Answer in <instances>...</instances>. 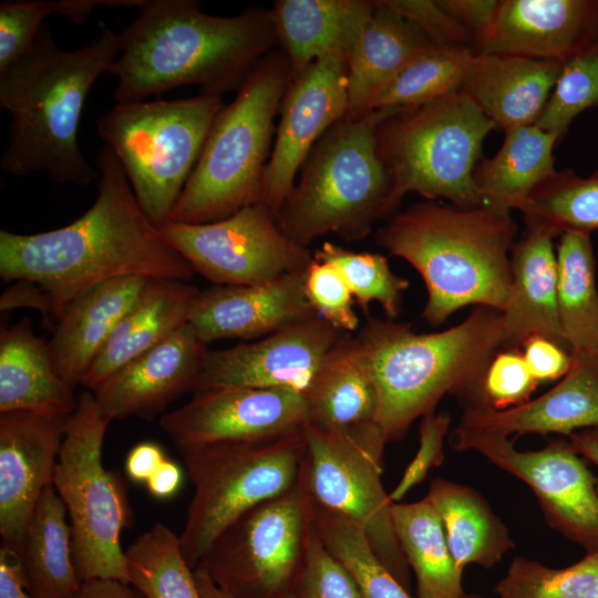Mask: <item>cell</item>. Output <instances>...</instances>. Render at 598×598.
Segmentation results:
<instances>
[{"label":"cell","mask_w":598,"mask_h":598,"mask_svg":"<svg viewBox=\"0 0 598 598\" xmlns=\"http://www.w3.org/2000/svg\"><path fill=\"white\" fill-rule=\"evenodd\" d=\"M96 168V199L71 224L38 234L0 231L1 278L35 283L54 326L73 299L101 282L126 276L189 282L195 274L143 212L110 147L97 154Z\"/></svg>","instance_id":"obj_1"},{"label":"cell","mask_w":598,"mask_h":598,"mask_svg":"<svg viewBox=\"0 0 598 598\" xmlns=\"http://www.w3.org/2000/svg\"><path fill=\"white\" fill-rule=\"evenodd\" d=\"M121 53L120 33L103 28L96 39L64 50L44 23L30 48L0 71V105L11 118L2 173H44L58 184L89 185L100 173L78 141L82 112L94 83Z\"/></svg>","instance_id":"obj_2"},{"label":"cell","mask_w":598,"mask_h":598,"mask_svg":"<svg viewBox=\"0 0 598 598\" xmlns=\"http://www.w3.org/2000/svg\"><path fill=\"white\" fill-rule=\"evenodd\" d=\"M120 38L110 72L117 80L116 103L184 85L218 95L238 91L277 42L270 10L217 17L192 0H145Z\"/></svg>","instance_id":"obj_3"},{"label":"cell","mask_w":598,"mask_h":598,"mask_svg":"<svg viewBox=\"0 0 598 598\" xmlns=\"http://www.w3.org/2000/svg\"><path fill=\"white\" fill-rule=\"evenodd\" d=\"M354 338L377 394L374 423L389 443L434 412L444 395H478L489 361L503 348V318L478 306L452 328L416 333L409 323L369 317Z\"/></svg>","instance_id":"obj_4"},{"label":"cell","mask_w":598,"mask_h":598,"mask_svg":"<svg viewBox=\"0 0 598 598\" xmlns=\"http://www.w3.org/2000/svg\"><path fill=\"white\" fill-rule=\"evenodd\" d=\"M516 233L509 212L426 200L393 215L377 243L420 274L427 291L421 316L439 326L471 305L505 310Z\"/></svg>","instance_id":"obj_5"},{"label":"cell","mask_w":598,"mask_h":598,"mask_svg":"<svg viewBox=\"0 0 598 598\" xmlns=\"http://www.w3.org/2000/svg\"><path fill=\"white\" fill-rule=\"evenodd\" d=\"M291 80L282 51L266 54L215 118L169 220L204 224L260 203L274 121Z\"/></svg>","instance_id":"obj_6"},{"label":"cell","mask_w":598,"mask_h":598,"mask_svg":"<svg viewBox=\"0 0 598 598\" xmlns=\"http://www.w3.org/2000/svg\"><path fill=\"white\" fill-rule=\"evenodd\" d=\"M391 114L343 117L318 141L276 217L287 237L305 247L327 234L360 240L386 218L391 182L377 128Z\"/></svg>","instance_id":"obj_7"},{"label":"cell","mask_w":598,"mask_h":598,"mask_svg":"<svg viewBox=\"0 0 598 598\" xmlns=\"http://www.w3.org/2000/svg\"><path fill=\"white\" fill-rule=\"evenodd\" d=\"M493 122L461 90L386 116L377 128L379 155L391 182L386 218L409 193L480 207L474 182Z\"/></svg>","instance_id":"obj_8"},{"label":"cell","mask_w":598,"mask_h":598,"mask_svg":"<svg viewBox=\"0 0 598 598\" xmlns=\"http://www.w3.org/2000/svg\"><path fill=\"white\" fill-rule=\"evenodd\" d=\"M221 95L116 103L96 130L122 164L135 198L158 227L169 220L210 127Z\"/></svg>","instance_id":"obj_9"},{"label":"cell","mask_w":598,"mask_h":598,"mask_svg":"<svg viewBox=\"0 0 598 598\" xmlns=\"http://www.w3.org/2000/svg\"><path fill=\"white\" fill-rule=\"evenodd\" d=\"M110 423L93 393L84 389L66 421L54 471L53 486L66 508L81 581L128 582L121 536L133 525L134 515L125 478L103 464V441Z\"/></svg>","instance_id":"obj_10"},{"label":"cell","mask_w":598,"mask_h":598,"mask_svg":"<svg viewBox=\"0 0 598 598\" xmlns=\"http://www.w3.org/2000/svg\"><path fill=\"white\" fill-rule=\"evenodd\" d=\"M177 450L194 485L179 535L182 553L192 569L238 517L291 489L301 477L307 456L303 429L268 440Z\"/></svg>","instance_id":"obj_11"},{"label":"cell","mask_w":598,"mask_h":598,"mask_svg":"<svg viewBox=\"0 0 598 598\" xmlns=\"http://www.w3.org/2000/svg\"><path fill=\"white\" fill-rule=\"evenodd\" d=\"M303 434V474L311 498L357 524L378 558L403 585L409 565L393 526V502L381 481L386 442L380 429L374 422L349 429L307 422Z\"/></svg>","instance_id":"obj_12"},{"label":"cell","mask_w":598,"mask_h":598,"mask_svg":"<svg viewBox=\"0 0 598 598\" xmlns=\"http://www.w3.org/2000/svg\"><path fill=\"white\" fill-rule=\"evenodd\" d=\"M312 520L313 501L302 470L291 489L230 524L198 565L236 598H290L286 591L300 580Z\"/></svg>","instance_id":"obj_13"},{"label":"cell","mask_w":598,"mask_h":598,"mask_svg":"<svg viewBox=\"0 0 598 598\" xmlns=\"http://www.w3.org/2000/svg\"><path fill=\"white\" fill-rule=\"evenodd\" d=\"M166 240L216 286H254L305 271L312 261L309 247L287 237L261 203L210 223L168 220L159 227Z\"/></svg>","instance_id":"obj_14"},{"label":"cell","mask_w":598,"mask_h":598,"mask_svg":"<svg viewBox=\"0 0 598 598\" xmlns=\"http://www.w3.org/2000/svg\"><path fill=\"white\" fill-rule=\"evenodd\" d=\"M451 443L455 450L477 452L523 481L537 497L550 527L586 553L598 551V481L569 441L520 451L509 437L456 426Z\"/></svg>","instance_id":"obj_15"},{"label":"cell","mask_w":598,"mask_h":598,"mask_svg":"<svg viewBox=\"0 0 598 598\" xmlns=\"http://www.w3.org/2000/svg\"><path fill=\"white\" fill-rule=\"evenodd\" d=\"M347 109L348 60L343 55L327 54L291 76L261 186L260 203L275 217L309 153Z\"/></svg>","instance_id":"obj_16"},{"label":"cell","mask_w":598,"mask_h":598,"mask_svg":"<svg viewBox=\"0 0 598 598\" xmlns=\"http://www.w3.org/2000/svg\"><path fill=\"white\" fill-rule=\"evenodd\" d=\"M308 410L300 391L221 386L193 392L159 425L177 448L219 442L258 441L303 429Z\"/></svg>","instance_id":"obj_17"},{"label":"cell","mask_w":598,"mask_h":598,"mask_svg":"<svg viewBox=\"0 0 598 598\" xmlns=\"http://www.w3.org/2000/svg\"><path fill=\"white\" fill-rule=\"evenodd\" d=\"M344 333L317 316L254 342L208 351L194 392L239 386L302 393Z\"/></svg>","instance_id":"obj_18"},{"label":"cell","mask_w":598,"mask_h":598,"mask_svg":"<svg viewBox=\"0 0 598 598\" xmlns=\"http://www.w3.org/2000/svg\"><path fill=\"white\" fill-rule=\"evenodd\" d=\"M69 416L34 411L0 413L1 546L20 556L37 503L53 484Z\"/></svg>","instance_id":"obj_19"},{"label":"cell","mask_w":598,"mask_h":598,"mask_svg":"<svg viewBox=\"0 0 598 598\" xmlns=\"http://www.w3.org/2000/svg\"><path fill=\"white\" fill-rule=\"evenodd\" d=\"M208 351L186 323L91 392L111 422L127 417L151 421L181 395L194 392Z\"/></svg>","instance_id":"obj_20"},{"label":"cell","mask_w":598,"mask_h":598,"mask_svg":"<svg viewBox=\"0 0 598 598\" xmlns=\"http://www.w3.org/2000/svg\"><path fill=\"white\" fill-rule=\"evenodd\" d=\"M568 372L549 391L505 410L480 400L470 403L457 425L505 437L516 434H565L598 426V348L571 350Z\"/></svg>","instance_id":"obj_21"},{"label":"cell","mask_w":598,"mask_h":598,"mask_svg":"<svg viewBox=\"0 0 598 598\" xmlns=\"http://www.w3.org/2000/svg\"><path fill=\"white\" fill-rule=\"evenodd\" d=\"M305 271L254 286H214L199 292L188 323L207 346L257 339L317 317L303 289Z\"/></svg>","instance_id":"obj_22"},{"label":"cell","mask_w":598,"mask_h":598,"mask_svg":"<svg viewBox=\"0 0 598 598\" xmlns=\"http://www.w3.org/2000/svg\"><path fill=\"white\" fill-rule=\"evenodd\" d=\"M598 42V0H501L494 30L478 53L565 63Z\"/></svg>","instance_id":"obj_23"},{"label":"cell","mask_w":598,"mask_h":598,"mask_svg":"<svg viewBox=\"0 0 598 598\" xmlns=\"http://www.w3.org/2000/svg\"><path fill=\"white\" fill-rule=\"evenodd\" d=\"M563 63L516 54L477 53L461 91L504 132L535 125L543 113Z\"/></svg>","instance_id":"obj_24"},{"label":"cell","mask_w":598,"mask_h":598,"mask_svg":"<svg viewBox=\"0 0 598 598\" xmlns=\"http://www.w3.org/2000/svg\"><path fill=\"white\" fill-rule=\"evenodd\" d=\"M150 278L126 276L101 282L73 299L58 318L49 342L58 372L75 389Z\"/></svg>","instance_id":"obj_25"},{"label":"cell","mask_w":598,"mask_h":598,"mask_svg":"<svg viewBox=\"0 0 598 598\" xmlns=\"http://www.w3.org/2000/svg\"><path fill=\"white\" fill-rule=\"evenodd\" d=\"M553 239L540 230L530 229L512 247V288L502 312L506 349H520L530 337L543 336L570 351L559 321Z\"/></svg>","instance_id":"obj_26"},{"label":"cell","mask_w":598,"mask_h":598,"mask_svg":"<svg viewBox=\"0 0 598 598\" xmlns=\"http://www.w3.org/2000/svg\"><path fill=\"white\" fill-rule=\"evenodd\" d=\"M374 7V1L368 0L276 1L270 10L275 35L291 76L330 53L349 60Z\"/></svg>","instance_id":"obj_27"},{"label":"cell","mask_w":598,"mask_h":598,"mask_svg":"<svg viewBox=\"0 0 598 598\" xmlns=\"http://www.w3.org/2000/svg\"><path fill=\"white\" fill-rule=\"evenodd\" d=\"M199 292L187 281L150 279L92 363L82 382L84 389L94 390L109 375L188 323Z\"/></svg>","instance_id":"obj_28"},{"label":"cell","mask_w":598,"mask_h":598,"mask_svg":"<svg viewBox=\"0 0 598 598\" xmlns=\"http://www.w3.org/2000/svg\"><path fill=\"white\" fill-rule=\"evenodd\" d=\"M78 396L58 372L50 344L34 333L30 319L1 329L0 413L70 415L78 405Z\"/></svg>","instance_id":"obj_29"},{"label":"cell","mask_w":598,"mask_h":598,"mask_svg":"<svg viewBox=\"0 0 598 598\" xmlns=\"http://www.w3.org/2000/svg\"><path fill=\"white\" fill-rule=\"evenodd\" d=\"M374 11L348 60V109L344 118L369 112L375 97L415 56L433 48L410 20L374 1Z\"/></svg>","instance_id":"obj_30"},{"label":"cell","mask_w":598,"mask_h":598,"mask_svg":"<svg viewBox=\"0 0 598 598\" xmlns=\"http://www.w3.org/2000/svg\"><path fill=\"white\" fill-rule=\"evenodd\" d=\"M558 138L536 125L505 131L499 151L482 159L474 173L481 207L519 209L528 195L555 169Z\"/></svg>","instance_id":"obj_31"},{"label":"cell","mask_w":598,"mask_h":598,"mask_svg":"<svg viewBox=\"0 0 598 598\" xmlns=\"http://www.w3.org/2000/svg\"><path fill=\"white\" fill-rule=\"evenodd\" d=\"M439 514L456 567L491 568L514 547L504 523L473 488L447 480L431 482L425 496Z\"/></svg>","instance_id":"obj_32"},{"label":"cell","mask_w":598,"mask_h":598,"mask_svg":"<svg viewBox=\"0 0 598 598\" xmlns=\"http://www.w3.org/2000/svg\"><path fill=\"white\" fill-rule=\"evenodd\" d=\"M302 394L308 423L349 429L374 422L377 394L354 337L343 334Z\"/></svg>","instance_id":"obj_33"},{"label":"cell","mask_w":598,"mask_h":598,"mask_svg":"<svg viewBox=\"0 0 598 598\" xmlns=\"http://www.w3.org/2000/svg\"><path fill=\"white\" fill-rule=\"evenodd\" d=\"M33 598H73L80 580L66 508L53 484L42 492L30 518L21 553Z\"/></svg>","instance_id":"obj_34"},{"label":"cell","mask_w":598,"mask_h":598,"mask_svg":"<svg viewBox=\"0 0 598 598\" xmlns=\"http://www.w3.org/2000/svg\"><path fill=\"white\" fill-rule=\"evenodd\" d=\"M394 530L406 563L413 569L419 598H466L461 571L450 551L443 524L424 497L393 503Z\"/></svg>","instance_id":"obj_35"},{"label":"cell","mask_w":598,"mask_h":598,"mask_svg":"<svg viewBox=\"0 0 598 598\" xmlns=\"http://www.w3.org/2000/svg\"><path fill=\"white\" fill-rule=\"evenodd\" d=\"M557 305L564 338L571 350L598 348V289L590 234L567 231L556 250Z\"/></svg>","instance_id":"obj_36"},{"label":"cell","mask_w":598,"mask_h":598,"mask_svg":"<svg viewBox=\"0 0 598 598\" xmlns=\"http://www.w3.org/2000/svg\"><path fill=\"white\" fill-rule=\"evenodd\" d=\"M518 210L525 230H540L551 238L567 231L591 234L598 229V171L588 177L571 169L555 171Z\"/></svg>","instance_id":"obj_37"},{"label":"cell","mask_w":598,"mask_h":598,"mask_svg":"<svg viewBox=\"0 0 598 598\" xmlns=\"http://www.w3.org/2000/svg\"><path fill=\"white\" fill-rule=\"evenodd\" d=\"M128 582L144 598H203L179 536L156 522L125 549Z\"/></svg>","instance_id":"obj_38"},{"label":"cell","mask_w":598,"mask_h":598,"mask_svg":"<svg viewBox=\"0 0 598 598\" xmlns=\"http://www.w3.org/2000/svg\"><path fill=\"white\" fill-rule=\"evenodd\" d=\"M476 54L468 48L433 47L410 61L375 97L370 111L412 110L461 90Z\"/></svg>","instance_id":"obj_39"},{"label":"cell","mask_w":598,"mask_h":598,"mask_svg":"<svg viewBox=\"0 0 598 598\" xmlns=\"http://www.w3.org/2000/svg\"><path fill=\"white\" fill-rule=\"evenodd\" d=\"M313 516L323 544L350 571L362 598H413L378 558L357 524L315 502Z\"/></svg>","instance_id":"obj_40"},{"label":"cell","mask_w":598,"mask_h":598,"mask_svg":"<svg viewBox=\"0 0 598 598\" xmlns=\"http://www.w3.org/2000/svg\"><path fill=\"white\" fill-rule=\"evenodd\" d=\"M494 592L497 598H598V551L565 568L517 557Z\"/></svg>","instance_id":"obj_41"},{"label":"cell","mask_w":598,"mask_h":598,"mask_svg":"<svg viewBox=\"0 0 598 598\" xmlns=\"http://www.w3.org/2000/svg\"><path fill=\"white\" fill-rule=\"evenodd\" d=\"M313 258L334 265L343 275L355 305L368 313L372 302H379L388 319H395L401 310L408 279L395 275L388 258L378 252L353 251L324 241Z\"/></svg>","instance_id":"obj_42"},{"label":"cell","mask_w":598,"mask_h":598,"mask_svg":"<svg viewBox=\"0 0 598 598\" xmlns=\"http://www.w3.org/2000/svg\"><path fill=\"white\" fill-rule=\"evenodd\" d=\"M589 107H598V42L563 63L535 125L561 141L574 118Z\"/></svg>","instance_id":"obj_43"},{"label":"cell","mask_w":598,"mask_h":598,"mask_svg":"<svg viewBox=\"0 0 598 598\" xmlns=\"http://www.w3.org/2000/svg\"><path fill=\"white\" fill-rule=\"evenodd\" d=\"M303 289L316 315L327 323L347 333L359 328L353 295L334 265L312 258L305 270Z\"/></svg>","instance_id":"obj_44"},{"label":"cell","mask_w":598,"mask_h":598,"mask_svg":"<svg viewBox=\"0 0 598 598\" xmlns=\"http://www.w3.org/2000/svg\"><path fill=\"white\" fill-rule=\"evenodd\" d=\"M298 598H362L355 579L323 544L315 516L308 532Z\"/></svg>","instance_id":"obj_45"},{"label":"cell","mask_w":598,"mask_h":598,"mask_svg":"<svg viewBox=\"0 0 598 598\" xmlns=\"http://www.w3.org/2000/svg\"><path fill=\"white\" fill-rule=\"evenodd\" d=\"M537 384L520 349H505L489 361L477 400L495 410L514 408L527 402Z\"/></svg>","instance_id":"obj_46"},{"label":"cell","mask_w":598,"mask_h":598,"mask_svg":"<svg viewBox=\"0 0 598 598\" xmlns=\"http://www.w3.org/2000/svg\"><path fill=\"white\" fill-rule=\"evenodd\" d=\"M53 13L52 1L19 0L0 2V71L17 61Z\"/></svg>","instance_id":"obj_47"},{"label":"cell","mask_w":598,"mask_h":598,"mask_svg":"<svg viewBox=\"0 0 598 598\" xmlns=\"http://www.w3.org/2000/svg\"><path fill=\"white\" fill-rule=\"evenodd\" d=\"M383 1L388 7L413 22L434 47L468 48L475 52L471 35L436 0Z\"/></svg>","instance_id":"obj_48"},{"label":"cell","mask_w":598,"mask_h":598,"mask_svg":"<svg viewBox=\"0 0 598 598\" xmlns=\"http://www.w3.org/2000/svg\"><path fill=\"white\" fill-rule=\"evenodd\" d=\"M448 426L450 416L445 412H432L422 417L417 452L398 485L389 494L393 503L401 501L411 488L421 483L431 468L444 462L443 444Z\"/></svg>","instance_id":"obj_49"},{"label":"cell","mask_w":598,"mask_h":598,"mask_svg":"<svg viewBox=\"0 0 598 598\" xmlns=\"http://www.w3.org/2000/svg\"><path fill=\"white\" fill-rule=\"evenodd\" d=\"M471 35L476 54L489 39L501 0H436Z\"/></svg>","instance_id":"obj_50"},{"label":"cell","mask_w":598,"mask_h":598,"mask_svg":"<svg viewBox=\"0 0 598 598\" xmlns=\"http://www.w3.org/2000/svg\"><path fill=\"white\" fill-rule=\"evenodd\" d=\"M520 350L528 370L538 383L561 379L571 364L570 351L543 336L530 337Z\"/></svg>","instance_id":"obj_51"},{"label":"cell","mask_w":598,"mask_h":598,"mask_svg":"<svg viewBox=\"0 0 598 598\" xmlns=\"http://www.w3.org/2000/svg\"><path fill=\"white\" fill-rule=\"evenodd\" d=\"M31 308L42 315L43 321L53 330L54 321L51 308L44 292L33 282L27 280L13 281L0 297V310Z\"/></svg>","instance_id":"obj_52"},{"label":"cell","mask_w":598,"mask_h":598,"mask_svg":"<svg viewBox=\"0 0 598 598\" xmlns=\"http://www.w3.org/2000/svg\"><path fill=\"white\" fill-rule=\"evenodd\" d=\"M166 458L159 444L152 441L141 442L127 453L125 473L130 480L145 484Z\"/></svg>","instance_id":"obj_53"},{"label":"cell","mask_w":598,"mask_h":598,"mask_svg":"<svg viewBox=\"0 0 598 598\" xmlns=\"http://www.w3.org/2000/svg\"><path fill=\"white\" fill-rule=\"evenodd\" d=\"M0 598H33L20 554L4 546L0 547Z\"/></svg>","instance_id":"obj_54"},{"label":"cell","mask_w":598,"mask_h":598,"mask_svg":"<svg viewBox=\"0 0 598 598\" xmlns=\"http://www.w3.org/2000/svg\"><path fill=\"white\" fill-rule=\"evenodd\" d=\"M182 482L183 472L179 465L167 457L146 481L145 485L153 497L167 499L178 492Z\"/></svg>","instance_id":"obj_55"},{"label":"cell","mask_w":598,"mask_h":598,"mask_svg":"<svg viewBox=\"0 0 598 598\" xmlns=\"http://www.w3.org/2000/svg\"><path fill=\"white\" fill-rule=\"evenodd\" d=\"M73 598H144L131 584L114 579L82 581Z\"/></svg>","instance_id":"obj_56"},{"label":"cell","mask_w":598,"mask_h":598,"mask_svg":"<svg viewBox=\"0 0 598 598\" xmlns=\"http://www.w3.org/2000/svg\"><path fill=\"white\" fill-rule=\"evenodd\" d=\"M569 443L581 457L589 460L598 467V426L582 429L571 433L569 435Z\"/></svg>","instance_id":"obj_57"},{"label":"cell","mask_w":598,"mask_h":598,"mask_svg":"<svg viewBox=\"0 0 598 598\" xmlns=\"http://www.w3.org/2000/svg\"><path fill=\"white\" fill-rule=\"evenodd\" d=\"M194 577L203 598H236L216 586L208 574L199 565L194 569ZM290 598H298V596L293 595Z\"/></svg>","instance_id":"obj_58"},{"label":"cell","mask_w":598,"mask_h":598,"mask_svg":"<svg viewBox=\"0 0 598 598\" xmlns=\"http://www.w3.org/2000/svg\"><path fill=\"white\" fill-rule=\"evenodd\" d=\"M466 598H485V597L473 594V595H466Z\"/></svg>","instance_id":"obj_59"}]
</instances>
